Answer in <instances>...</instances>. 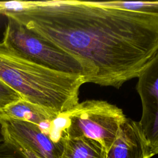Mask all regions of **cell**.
Wrapping results in <instances>:
<instances>
[{
  "label": "cell",
  "mask_w": 158,
  "mask_h": 158,
  "mask_svg": "<svg viewBox=\"0 0 158 158\" xmlns=\"http://www.w3.org/2000/svg\"><path fill=\"white\" fill-rule=\"evenodd\" d=\"M3 15L78 59L86 83L119 88L158 52V18L97 1H24Z\"/></svg>",
  "instance_id": "6da1fadb"
},
{
  "label": "cell",
  "mask_w": 158,
  "mask_h": 158,
  "mask_svg": "<svg viewBox=\"0 0 158 158\" xmlns=\"http://www.w3.org/2000/svg\"><path fill=\"white\" fill-rule=\"evenodd\" d=\"M0 80L28 102L57 115L79 102L85 77L53 70L17 56L0 42Z\"/></svg>",
  "instance_id": "7a4b0ae2"
},
{
  "label": "cell",
  "mask_w": 158,
  "mask_h": 158,
  "mask_svg": "<svg viewBox=\"0 0 158 158\" xmlns=\"http://www.w3.org/2000/svg\"><path fill=\"white\" fill-rule=\"evenodd\" d=\"M8 22L2 43L17 56L46 68L82 75L86 70L80 61L15 20Z\"/></svg>",
  "instance_id": "3957f363"
},
{
  "label": "cell",
  "mask_w": 158,
  "mask_h": 158,
  "mask_svg": "<svg viewBox=\"0 0 158 158\" xmlns=\"http://www.w3.org/2000/svg\"><path fill=\"white\" fill-rule=\"evenodd\" d=\"M66 114L69 126L65 137H85L95 140L107 152L120 125L127 119L122 109L102 100L89 99L78 102Z\"/></svg>",
  "instance_id": "277c9868"
},
{
  "label": "cell",
  "mask_w": 158,
  "mask_h": 158,
  "mask_svg": "<svg viewBox=\"0 0 158 158\" xmlns=\"http://www.w3.org/2000/svg\"><path fill=\"white\" fill-rule=\"evenodd\" d=\"M0 125L4 141L18 147L29 158H59L62 153L63 139L52 142L34 123L0 115Z\"/></svg>",
  "instance_id": "5b68a950"
},
{
  "label": "cell",
  "mask_w": 158,
  "mask_h": 158,
  "mask_svg": "<svg viewBox=\"0 0 158 158\" xmlns=\"http://www.w3.org/2000/svg\"><path fill=\"white\" fill-rule=\"evenodd\" d=\"M137 78L136 89L142 106L141 117L138 122L154 154L158 149V52L143 68Z\"/></svg>",
  "instance_id": "8992f818"
},
{
  "label": "cell",
  "mask_w": 158,
  "mask_h": 158,
  "mask_svg": "<svg viewBox=\"0 0 158 158\" xmlns=\"http://www.w3.org/2000/svg\"><path fill=\"white\" fill-rule=\"evenodd\" d=\"M153 156L139 122L127 118L107 151L106 158H151Z\"/></svg>",
  "instance_id": "52a82bcc"
},
{
  "label": "cell",
  "mask_w": 158,
  "mask_h": 158,
  "mask_svg": "<svg viewBox=\"0 0 158 158\" xmlns=\"http://www.w3.org/2000/svg\"><path fill=\"white\" fill-rule=\"evenodd\" d=\"M0 115L14 119L26 121L38 125L44 120H52L58 115L41 106L22 99L14 102L1 110Z\"/></svg>",
  "instance_id": "ba28073f"
},
{
  "label": "cell",
  "mask_w": 158,
  "mask_h": 158,
  "mask_svg": "<svg viewBox=\"0 0 158 158\" xmlns=\"http://www.w3.org/2000/svg\"><path fill=\"white\" fill-rule=\"evenodd\" d=\"M106 149L95 140L85 137H65L59 158H106Z\"/></svg>",
  "instance_id": "9c48e42d"
},
{
  "label": "cell",
  "mask_w": 158,
  "mask_h": 158,
  "mask_svg": "<svg viewBox=\"0 0 158 158\" xmlns=\"http://www.w3.org/2000/svg\"><path fill=\"white\" fill-rule=\"evenodd\" d=\"M102 6L127 9L158 18V1H97Z\"/></svg>",
  "instance_id": "30bf717a"
},
{
  "label": "cell",
  "mask_w": 158,
  "mask_h": 158,
  "mask_svg": "<svg viewBox=\"0 0 158 158\" xmlns=\"http://www.w3.org/2000/svg\"><path fill=\"white\" fill-rule=\"evenodd\" d=\"M21 99L17 93L0 80V110L9 104Z\"/></svg>",
  "instance_id": "8fae6325"
},
{
  "label": "cell",
  "mask_w": 158,
  "mask_h": 158,
  "mask_svg": "<svg viewBox=\"0 0 158 158\" xmlns=\"http://www.w3.org/2000/svg\"><path fill=\"white\" fill-rule=\"evenodd\" d=\"M0 158H29L16 146L4 141L0 143Z\"/></svg>",
  "instance_id": "7c38bea8"
},
{
  "label": "cell",
  "mask_w": 158,
  "mask_h": 158,
  "mask_svg": "<svg viewBox=\"0 0 158 158\" xmlns=\"http://www.w3.org/2000/svg\"><path fill=\"white\" fill-rule=\"evenodd\" d=\"M51 123H52V120H44L40 122L37 126L38 127L40 130L43 133L48 136L51 130Z\"/></svg>",
  "instance_id": "4fadbf2b"
},
{
  "label": "cell",
  "mask_w": 158,
  "mask_h": 158,
  "mask_svg": "<svg viewBox=\"0 0 158 158\" xmlns=\"http://www.w3.org/2000/svg\"><path fill=\"white\" fill-rule=\"evenodd\" d=\"M4 141V137L2 133V130H1V127L0 125V143Z\"/></svg>",
  "instance_id": "5bb4252c"
},
{
  "label": "cell",
  "mask_w": 158,
  "mask_h": 158,
  "mask_svg": "<svg viewBox=\"0 0 158 158\" xmlns=\"http://www.w3.org/2000/svg\"><path fill=\"white\" fill-rule=\"evenodd\" d=\"M158 154V149L156 150V151L154 152V154Z\"/></svg>",
  "instance_id": "9a60e30c"
}]
</instances>
